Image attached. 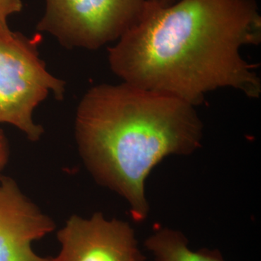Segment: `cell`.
I'll return each instance as SVG.
<instances>
[{
	"label": "cell",
	"mask_w": 261,
	"mask_h": 261,
	"mask_svg": "<svg viewBox=\"0 0 261 261\" xmlns=\"http://www.w3.org/2000/svg\"><path fill=\"white\" fill-rule=\"evenodd\" d=\"M41 37L32 39L11 31H0V123L16 126L30 140L42 135L33 111L54 92L61 98L64 82L48 73L37 48Z\"/></svg>",
	"instance_id": "cell-3"
},
{
	"label": "cell",
	"mask_w": 261,
	"mask_h": 261,
	"mask_svg": "<svg viewBox=\"0 0 261 261\" xmlns=\"http://www.w3.org/2000/svg\"><path fill=\"white\" fill-rule=\"evenodd\" d=\"M145 246L157 261H224L218 251H192L181 233L161 228L147 239Z\"/></svg>",
	"instance_id": "cell-7"
},
{
	"label": "cell",
	"mask_w": 261,
	"mask_h": 261,
	"mask_svg": "<svg viewBox=\"0 0 261 261\" xmlns=\"http://www.w3.org/2000/svg\"><path fill=\"white\" fill-rule=\"evenodd\" d=\"M160 5L162 6H168V5L174 3L175 0H156Z\"/></svg>",
	"instance_id": "cell-10"
},
{
	"label": "cell",
	"mask_w": 261,
	"mask_h": 261,
	"mask_svg": "<svg viewBox=\"0 0 261 261\" xmlns=\"http://www.w3.org/2000/svg\"><path fill=\"white\" fill-rule=\"evenodd\" d=\"M55 228L14 180L0 177V261H55L54 257L39 256L32 247Z\"/></svg>",
	"instance_id": "cell-6"
},
{
	"label": "cell",
	"mask_w": 261,
	"mask_h": 261,
	"mask_svg": "<svg viewBox=\"0 0 261 261\" xmlns=\"http://www.w3.org/2000/svg\"><path fill=\"white\" fill-rule=\"evenodd\" d=\"M61 251L55 261H143L129 225L108 221L100 213L89 219L72 216L58 233Z\"/></svg>",
	"instance_id": "cell-5"
},
{
	"label": "cell",
	"mask_w": 261,
	"mask_h": 261,
	"mask_svg": "<svg viewBox=\"0 0 261 261\" xmlns=\"http://www.w3.org/2000/svg\"><path fill=\"white\" fill-rule=\"evenodd\" d=\"M38 29L68 47L96 49L120 38L140 18L146 0H46Z\"/></svg>",
	"instance_id": "cell-4"
},
{
	"label": "cell",
	"mask_w": 261,
	"mask_h": 261,
	"mask_svg": "<svg viewBox=\"0 0 261 261\" xmlns=\"http://www.w3.org/2000/svg\"><path fill=\"white\" fill-rule=\"evenodd\" d=\"M22 6L20 0H0V31L10 30L8 25V17L20 12Z\"/></svg>",
	"instance_id": "cell-8"
},
{
	"label": "cell",
	"mask_w": 261,
	"mask_h": 261,
	"mask_svg": "<svg viewBox=\"0 0 261 261\" xmlns=\"http://www.w3.org/2000/svg\"><path fill=\"white\" fill-rule=\"evenodd\" d=\"M260 41L255 0H178L168 6L146 0L137 23L109 49V62L125 83L193 106L224 87L257 98V65L240 51Z\"/></svg>",
	"instance_id": "cell-1"
},
{
	"label": "cell",
	"mask_w": 261,
	"mask_h": 261,
	"mask_svg": "<svg viewBox=\"0 0 261 261\" xmlns=\"http://www.w3.org/2000/svg\"><path fill=\"white\" fill-rule=\"evenodd\" d=\"M202 133L190 103L125 82L91 89L75 121L86 166L128 201L136 221L148 212L145 182L152 168L170 154L191 153L200 147Z\"/></svg>",
	"instance_id": "cell-2"
},
{
	"label": "cell",
	"mask_w": 261,
	"mask_h": 261,
	"mask_svg": "<svg viewBox=\"0 0 261 261\" xmlns=\"http://www.w3.org/2000/svg\"><path fill=\"white\" fill-rule=\"evenodd\" d=\"M8 158H9V149H8V142L4 134L0 130V177L3 169L8 163Z\"/></svg>",
	"instance_id": "cell-9"
}]
</instances>
